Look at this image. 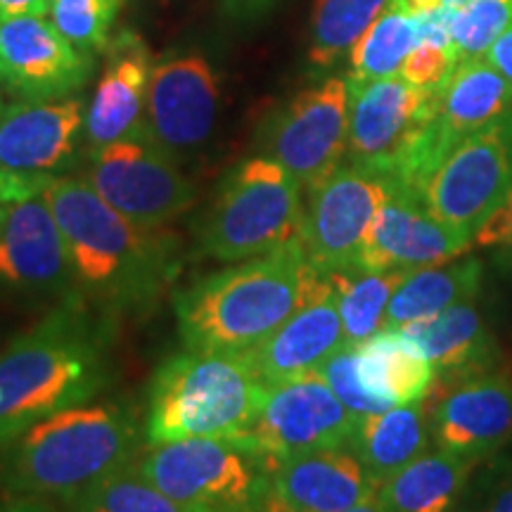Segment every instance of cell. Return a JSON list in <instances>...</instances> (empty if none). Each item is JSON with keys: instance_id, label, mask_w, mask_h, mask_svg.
Here are the masks:
<instances>
[{"instance_id": "obj_1", "label": "cell", "mask_w": 512, "mask_h": 512, "mask_svg": "<svg viewBox=\"0 0 512 512\" xmlns=\"http://www.w3.org/2000/svg\"><path fill=\"white\" fill-rule=\"evenodd\" d=\"M76 280V294L102 313L143 311L181 268L178 240L119 214L86 178L57 176L43 190Z\"/></svg>"}, {"instance_id": "obj_2", "label": "cell", "mask_w": 512, "mask_h": 512, "mask_svg": "<svg viewBox=\"0 0 512 512\" xmlns=\"http://www.w3.org/2000/svg\"><path fill=\"white\" fill-rule=\"evenodd\" d=\"M110 318L74 294L0 349V444L105 389Z\"/></svg>"}, {"instance_id": "obj_3", "label": "cell", "mask_w": 512, "mask_h": 512, "mask_svg": "<svg viewBox=\"0 0 512 512\" xmlns=\"http://www.w3.org/2000/svg\"><path fill=\"white\" fill-rule=\"evenodd\" d=\"M323 275L302 240L204 275L174 299L185 349L249 354L306 302Z\"/></svg>"}, {"instance_id": "obj_4", "label": "cell", "mask_w": 512, "mask_h": 512, "mask_svg": "<svg viewBox=\"0 0 512 512\" xmlns=\"http://www.w3.org/2000/svg\"><path fill=\"white\" fill-rule=\"evenodd\" d=\"M143 448L136 415L117 403H83L38 420L12 441L3 486L12 496L74 503Z\"/></svg>"}, {"instance_id": "obj_5", "label": "cell", "mask_w": 512, "mask_h": 512, "mask_svg": "<svg viewBox=\"0 0 512 512\" xmlns=\"http://www.w3.org/2000/svg\"><path fill=\"white\" fill-rule=\"evenodd\" d=\"M268 382L247 354L192 351L171 356L147 394V444L242 439L266 401Z\"/></svg>"}, {"instance_id": "obj_6", "label": "cell", "mask_w": 512, "mask_h": 512, "mask_svg": "<svg viewBox=\"0 0 512 512\" xmlns=\"http://www.w3.org/2000/svg\"><path fill=\"white\" fill-rule=\"evenodd\" d=\"M302 183L264 155L235 164L195 228L197 254L238 264L302 238Z\"/></svg>"}, {"instance_id": "obj_7", "label": "cell", "mask_w": 512, "mask_h": 512, "mask_svg": "<svg viewBox=\"0 0 512 512\" xmlns=\"http://www.w3.org/2000/svg\"><path fill=\"white\" fill-rule=\"evenodd\" d=\"M271 463L245 439L159 441L133 458L147 482L197 512H259Z\"/></svg>"}, {"instance_id": "obj_8", "label": "cell", "mask_w": 512, "mask_h": 512, "mask_svg": "<svg viewBox=\"0 0 512 512\" xmlns=\"http://www.w3.org/2000/svg\"><path fill=\"white\" fill-rule=\"evenodd\" d=\"M347 138L349 83L328 76L268 114L256 131V147L309 190L344 164Z\"/></svg>"}, {"instance_id": "obj_9", "label": "cell", "mask_w": 512, "mask_h": 512, "mask_svg": "<svg viewBox=\"0 0 512 512\" xmlns=\"http://www.w3.org/2000/svg\"><path fill=\"white\" fill-rule=\"evenodd\" d=\"M512 110V86L486 57L458 62L444 86L432 93L430 117L403 164L396 185L418 192L456 147Z\"/></svg>"}, {"instance_id": "obj_10", "label": "cell", "mask_w": 512, "mask_h": 512, "mask_svg": "<svg viewBox=\"0 0 512 512\" xmlns=\"http://www.w3.org/2000/svg\"><path fill=\"white\" fill-rule=\"evenodd\" d=\"M86 181L119 214L145 228H166L197 200L181 164L147 136L88 152Z\"/></svg>"}, {"instance_id": "obj_11", "label": "cell", "mask_w": 512, "mask_h": 512, "mask_svg": "<svg viewBox=\"0 0 512 512\" xmlns=\"http://www.w3.org/2000/svg\"><path fill=\"white\" fill-rule=\"evenodd\" d=\"M512 190V110L465 138L422 188L434 216L470 235L484 226Z\"/></svg>"}, {"instance_id": "obj_12", "label": "cell", "mask_w": 512, "mask_h": 512, "mask_svg": "<svg viewBox=\"0 0 512 512\" xmlns=\"http://www.w3.org/2000/svg\"><path fill=\"white\" fill-rule=\"evenodd\" d=\"M389 185V178L347 162L306 190L299 240L320 273L361 264L370 226Z\"/></svg>"}, {"instance_id": "obj_13", "label": "cell", "mask_w": 512, "mask_h": 512, "mask_svg": "<svg viewBox=\"0 0 512 512\" xmlns=\"http://www.w3.org/2000/svg\"><path fill=\"white\" fill-rule=\"evenodd\" d=\"M358 420L318 373L268 384L266 401L245 441L268 460L349 448Z\"/></svg>"}, {"instance_id": "obj_14", "label": "cell", "mask_w": 512, "mask_h": 512, "mask_svg": "<svg viewBox=\"0 0 512 512\" xmlns=\"http://www.w3.org/2000/svg\"><path fill=\"white\" fill-rule=\"evenodd\" d=\"M219 74L200 53H176L152 67L145 136L178 164L200 155L219 121Z\"/></svg>"}, {"instance_id": "obj_15", "label": "cell", "mask_w": 512, "mask_h": 512, "mask_svg": "<svg viewBox=\"0 0 512 512\" xmlns=\"http://www.w3.org/2000/svg\"><path fill=\"white\" fill-rule=\"evenodd\" d=\"M430 107L432 93L401 76L349 86L347 162L396 181Z\"/></svg>"}, {"instance_id": "obj_16", "label": "cell", "mask_w": 512, "mask_h": 512, "mask_svg": "<svg viewBox=\"0 0 512 512\" xmlns=\"http://www.w3.org/2000/svg\"><path fill=\"white\" fill-rule=\"evenodd\" d=\"M0 294L57 302L76 294L67 242L43 192L0 204Z\"/></svg>"}, {"instance_id": "obj_17", "label": "cell", "mask_w": 512, "mask_h": 512, "mask_svg": "<svg viewBox=\"0 0 512 512\" xmlns=\"http://www.w3.org/2000/svg\"><path fill=\"white\" fill-rule=\"evenodd\" d=\"M95 57L81 53L41 15L0 22V88L17 100L76 95L91 81Z\"/></svg>"}, {"instance_id": "obj_18", "label": "cell", "mask_w": 512, "mask_h": 512, "mask_svg": "<svg viewBox=\"0 0 512 512\" xmlns=\"http://www.w3.org/2000/svg\"><path fill=\"white\" fill-rule=\"evenodd\" d=\"M470 247H475L470 235L434 216L422 195L392 183L370 226L361 266L370 271L408 273L446 264Z\"/></svg>"}, {"instance_id": "obj_19", "label": "cell", "mask_w": 512, "mask_h": 512, "mask_svg": "<svg viewBox=\"0 0 512 512\" xmlns=\"http://www.w3.org/2000/svg\"><path fill=\"white\" fill-rule=\"evenodd\" d=\"M430 406L434 444L444 451L482 463L512 441V377L501 370L441 384Z\"/></svg>"}, {"instance_id": "obj_20", "label": "cell", "mask_w": 512, "mask_h": 512, "mask_svg": "<svg viewBox=\"0 0 512 512\" xmlns=\"http://www.w3.org/2000/svg\"><path fill=\"white\" fill-rule=\"evenodd\" d=\"M86 126L81 95L15 100L0 110V169L29 178H57L76 162Z\"/></svg>"}, {"instance_id": "obj_21", "label": "cell", "mask_w": 512, "mask_h": 512, "mask_svg": "<svg viewBox=\"0 0 512 512\" xmlns=\"http://www.w3.org/2000/svg\"><path fill=\"white\" fill-rule=\"evenodd\" d=\"M377 494L351 448H323L271 463L268 512H344Z\"/></svg>"}, {"instance_id": "obj_22", "label": "cell", "mask_w": 512, "mask_h": 512, "mask_svg": "<svg viewBox=\"0 0 512 512\" xmlns=\"http://www.w3.org/2000/svg\"><path fill=\"white\" fill-rule=\"evenodd\" d=\"M105 69L86 110L88 152L119 140L145 136V105L152 76V57L136 31L121 29L110 38Z\"/></svg>"}, {"instance_id": "obj_23", "label": "cell", "mask_w": 512, "mask_h": 512, "mask_svg": "<svg viewBox=\"0 0 512 512\" xmlns=\"http://www.w3.org/2000/svg\"><path fill=\"white\" fill-rule=\"evenodd\" d=\"M342 347L344 328L337 292L328 275H323L306 302L247 356L259 375L273 384L318 373V368Z\"/></svg>"}, {"instance_id": "obj_24", "label": "cell", "mask_w": 512, "mask_h": 512, "mask_svg": "<svg viewBox=\"0 0 512 512\" xmlns=\"http://www.w3.org/2000/svg\"><path fill=\"white\" fill-rule=\"evenodd\" d=\"M430 358L439 384L484 373L496 363L498 349L477 299H467L437 316L415 320L399 330Z\"/></svg>"}, {"instance_id": "obj_25", "label": "cell", "mask_w": 512, "mask_h": 512, "mask_svg": "<svg viewBox=\"0 0 512 512\" xmlns=\"http://www.w3.org/2000/svg\"><path fill=\"white\" fill-rule=\"evenodd\" d=\"M432 406L430 399L401 403L387 411L368 415L358 422L349 448L366 467L375 486L403 470L432 448Z\"/></svg>"}, {"instance_id": "obj_26", "label": "cell", "mask_w": 512, "mask_h": 512, "mask_svg": "<svg viewBox=\"0 0 512 512\" xmlns=\"http://www.w3.org/2000/svg\"><path fill=\"white\" fill-rule=\"evenodd\" d=\"M477 465L434 446L377 486V498L387 512H456Z\"/></svg>"}, {"instance_id": "obj_27", "label": "cell", "mask_w": 512, "mask_h": 512, "mask_svg": "<svg viewBox=\"0 0 512 512\" xmlns=\"http://www.w3.org/2000/svg\"><path fill=\"white\" fill-rule=\"evenodd\" d=\"M482 280L484 266L477 256L408 271L389 299L382 330H401L415 320L437 316L467 299H477Z\"/></svg>"}, {"instance_id": "obj_28", "label": "cell", "mask_w": 512, "mask_h": 512, "mask_svg": "<svg viewBox=\"0 0 512 512\" xmlns=\"http://www.w3.org/2000/svg\"><path fill=\"white\" fill-rule=\"evenodd\" d=\"M358 375L368 392L392 406L422 401L437 373L422 351L399 330H382L356 347Z\"/></svg>"}, {"instance_id": "obj_29", "label": "cell", "mask_w": 512, "mask_h": 512, "mask_svg": "<svg viewBox=\"0 0 512 512\" xmlns=\"http://www.w3.org/2000/svg\"><path fill=\"white\" fill-rule=\"evenodd\" d=\"M325 275L337 292L344 344L361 347L363 342L382 332L389 299L406 273L370 271V268L356 264Z\"/></svg>"}, {"instance_id": "obj_30", "label": "cell", "mask_w": 512, "mask_h": 512, "mask_svg": "<svg viewBox=\"0 0 512 512\" xmlns=\"http://www.w3.org/2000/svg\"><path fill=\"white\" fill-rule=\"evenodd\" d=\"M418 43V17L406 15V12H399L389 5L351 48L347 83L356 86V83L399 76L403 62Z\"/></svg>"}, {"instance_id": "obj_31", "label": "cell", "mask_w": 512, "mask_h": 512, "mask_svg": "<svg viewBox=\"0 0 512 512\" xmlns=\"http://www.w3.org/2000/svg\"><path fill=\"white\" fill-rule=\"evenodd\" d=\"M389 8V0H316L309 27V64L318 72L335 67Z\"/></svg>"}, {"instance_id": "obj_32", "label": "cell", "mask_w": 512, "mask_h": 512, "mask_svg": "<svg viewBox=\"0 0 512 512\" xmlns=\"http://www.w3.org/2000/svg\"><path fill=\"white\" fill-rule=\"evenodd\" d=\"M74 512H197L147 482L133 460L74 501Z\"/></svg>"}, {"instance_id": "obj_33", "label": "cell", "mask_w": 512, "mask_h": 512, "mask_svg": "<svg viewBox=\"0 0 512 512\" xmlns=\"http://www.w3.org/2000/svg\"><path fill=\"white\" fill-rule=\"evenodd\" d=\"M121 0H50V22L81 53H102L110 43Z\"/></svg>"}, {"instance_id": "obj_34", "label": "cell", "mask_w": 512, "mask_h": 512, "mask_svg": "<svg viewBox=\"0 0 512 512\" xmlns=\"http://www.w3.org/2000/svg\"><path fill=\"white\" fill-rule=\"evenodd\" d=\"M512 24V0H470L451 8V43L458 62L482 60Z\"/></svg>"}, {"instance_id": "obj_35", "label": "cell", "mask_w": 512, "mask_h": 512, "mask_svg": "<svg viewBox=\"0 0 512 512\" xmlns=\"http://www.w3.org/2000/svg\"><path fill=\"white\" fill-rule=\"evenodd\" d=\"M456 512H512V453L501 451L475 467Z\"/></svg>"}, {"instance_id": "obj_36", "label": "cell", "mask_w": 512, "mask_h": 512, "mask_svg": "<svg viewBox=\"0 0 512 512\" xmlns=\"http://www.w3.org/2000/svg\"><path fill=\"white\" fill-rule=\"evenodd\" d=\"M318 375L328 382V387L335 392L337 399L342 401L358 420L392 408V403H387L380 399V396L368 392L366 384L361 382L356 347H347V344H344L342 349L335 351V354L318 368Z\"/></svg>"}, {"instance_id": "obj_37", "label": "cell", "mask_w": 512, "mask_h": 512, "mask_svg": "<svg viewBox=\"0 0 512 512\" xmlns=\"http://www.w3.org/2000/svg\"><path fill=\"white\" fill-rule=\"evenodd\" d=\"M458 67V55L453 46H439L432 41H420L406 57L399 76L420 91H439L453 69Z\"/></svg>"}, {"instance_id": "obj_38", "label": "cell", "mask_w": 512, "mask_h": 512, "mask_svg": "<svg viewBox=\"0 0 512 512\" xmlns=\"http://www.w3.org/2000/svg\"><path fill=\"white\" fill-rule=\"evenodd\" d=\"M475 247L491 249L505 268H512V190L475 235Z\"/></svg>"}, {"instance_id": "obj_39", "label": "cell", "mask_w": 512, "mask_h": 512, "mask_svg": "<svg viewBox=\"0 0 512 512\" xmlns=\"http://www.w3.org/2000/svg\"><path fill=\"white\" fill-rule=\"evenodd\" d=\"M53 178H29V176H17L10 171L0 174V204L3 202H17L24 197L38 195L48 188V183Z\"/></svg>"}, {"instance_id": "obj_40", "label": "cell", "mask_w": 512, "mask_h": 512, "mask_svg": "<svg viewBox=\"0 0 512 512\" xmlns=\"http://www.w3.org/2000/svg\"><path fill=\"white\" fill-rule=\"evenodd\" d=\"M486 60L494 64L512 86V24L498 36V41L491 46L489 53H486Z\"/></svg>"}, {"instance_id": "obj_41", "label": "cell", "mask_w": 512, "mask_h": 512, "mask_svg": "<svg viewBox=\"0 0 512 512\" xmlns=\"http://www.w3.org/2000/svg\"><path fill=\"white\" fill-rule=\"evenodd\" d=\"M273 3L275 0H221V8L228 17L247 22V19H256L264 15L266 10H271Z\"/></svg>"}, {"instance_id": "obj_42", "label": "cell", "mask_w": 512, "mask_h": 512, "mask_svg": "<svg viewBox=\"0 0 512 512\" xmlns=\"http://www.w3.org/2000/svg\"><path fill=\"white\" fill-rule=\"evenodd\" d=\"M50 12V0H0V22L3 19L22 17V15H41Z\"/></svg>"}, {"instance_id": "obj_43", "label": "cell", "mask_w": 512, "mask_h": 512, "mask_svg": "<svg viewBox=\"0 0 512 512\" xmlns=\"http://www.w3.org/2000/svg\"><path fill=\"white\" fill-rule=\"evenodd\" d=\"M389 5L399 12H406V15L418 17V15H427V12L444 8V0H389Z\"/></svg>"}, {"instance_id": "obj_44", "label": "cell", "mask_w": 512, "mask_h": 512, "mask_svg": "<svg viewBox=\"0 0 512 512\" xmlns=\"http://www.w3.org/2000/svg\"><path fill=\"white\" fill-rule=\"evenodd\" d=\"M0 512H53L43 501H34V498H8L0 501Z\"/></svg>"}, {"instance_id": "obj_45", "label": "cell", "mask_w": 512, "mask_h": 512, "mask_svg": "<svg viewBox=\"0 0 512 512\" xmlns=\"http://www.w3.org/2000/svg\"><path fill=\"white\" fill-rule=\"evenodd\" d=\"M344 512H387V508H384V505L380 503V498H377V494H375L373 498H368V501L358 503V505H354V508H349Z\"/></svg>"}, {"instance_id": "obj_46", "label": "cell", "mask_w": 512, "mask_h": 512, "mask_svg": "<svg viewBox=\"0 0 512 512\" xmlns=\"http://www.w3.org/2000/svg\"><path fill=\"white\" fill-rule=\"evenodd\" d=\"M465 3H470V0H444L446 8H463Z\"/></svg>"}, {"instance_id": "obj_47", "label": "cell", "mask_w": 512, "mask_h": 512, "mask_svg": "<svg viewBox=\"0 0 512 512\" xmlns=\"http://www.w3.org/2000/svg\"><path fill=\"white\" fill-rule=\"evenodd\" d=\"M3 105H5V102H3V88H0V110H3Z\"/></svg>"}, {"instance_id": "obj_48", "label": "cell", "mask_w": 512, "mask_h": 512, "mask_svg": "<svg viewBox=\"0 0 512 512\" xmlns=\"http://www.w3.org/2000/svg\"><path fill=\"white\" fill-rule=\"evenodd\" d=\"M155 3H169V0H155Z\"/></svg>"}, {"instance_id": "obj_49", "label": "cell", "mask_w": 512, "mask_h": 512, "mask_svg": "<svg viewBox=\"0 0 512 512\" xmlns=\"http://www.w3.org/2000/svg\"><path fill=\"white\" fill-rule=\"evenodd\" d=\"M259 512H268V510H266V508H261V510H259Z\"/></svg>"}]
</instances>
